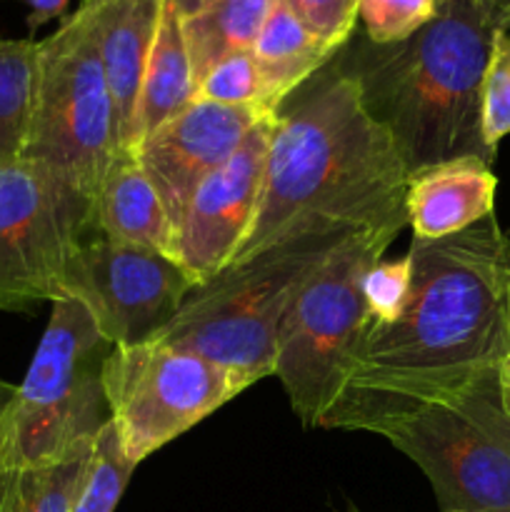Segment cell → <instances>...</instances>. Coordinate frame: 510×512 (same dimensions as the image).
Here are the masks:
<instances>
[{"mask_svg":"<svg viewBox=\"0 0 510 512\" xmlns=\"http://www.w3.org/2000/svg\"><path fill=\"white\" fill-rule=\"evenodd\" d=\"M275 3L278 0H213L185 18L180 15L195 83L220 60L253 50Z\"/></svg>","mask_w":510,"mask_h":512,"instance_id":"d6986e66","label":"cell"},{"mask_svg":"<svg viewBox=\"0 0 510 512\" xmlns=\"http://www.w3.org/2000/svg\"><path fill=\"white\" fill-rule=\"evenodd\" d=\"M498 383L500 393H503V403L510 410V305H508V330H505V350L503 358L498 363Z\"/></svg>","mask_w":510,"mask_h":512,"instance_id":"f546056e","label":"cell"},{"mask_svg":"<svg viewBox=\"0 0 510 512\" xmlns=\"http://www.w3.org/2000/svg\"><path fill=\"white\" fill-rule=\"evenodd\" d=\"M195 285L173 255L90 235L70 258L60 295L85 305L105 343L133 345L155 338Z\"/></svg>","mask_w":510,"mask_h":512,"instance_id":"8fae6325","label":"cell"},{"mask_svg":"<svg viewBox=\"0 0 510 512\" xmlns=\"http://www.w3.org/2000/svg\"><path fill=\"white\" fill-rule=\"evenodd\" d=\"M353 230H308L230 263L195 285L155 338L198 353L250 388L273 375L280 320L295 295Z\"/></svg>","mask_w":510,"mask_h":512,"instance_id":"277c9868","label":"cell"},{"mask_svg":"<svg viewBox=\"0 0 510 512\" xmlns=\"http://www.w3.org/2000/svg\"><path fill=\"white\" fill-rule=\"evenodd\" d=\"M40 40L0 38V168L20 163L33 123Z\"/></svg>","mask_w":510,"mask_h":512,"instance_id":"ffe728a7","label":"cell"},{"mask_svg":"<svg viewBox=\"0 0 510 512\" xmlns=\"http://www.w3.org/2000/svg\"><path fill=\"white\" fill-rule=\"evenodd\" d=\"M120 148L118 115L85 10L40 40L38 88L23 160L53 170L95 198Z\"/></svg>","mask_w":510,"mask_h":512,"instance_id":"ba28073f","label":"cell"},{"mask_svg":"<svg viewBox=\"0 0 510 512\" xmlns=\"http://www.w3.org/2000/svg\"><path fill=\"white\" fill-rule=\"evenodd\" d=\"M408 218L353 230L300 288L283 315L273 375L300 423L320 428L338 403L368 328L363 280Z\"/></svg>","mask_w":510,"mask_h":512,"instance_id":"5b68a950","label":"cell"},{"mask_svg":"<svg viewBox=\"0 0 510 512\" xmlns=\"http://www.w3.org/2000/svg\"><path fill=\"white\" fill-rule=\"evenodd\" d=\"M15 390H18V385H10L0 378V478L8 470V465H5V435H8V413L15 400Z\"/></svg>","mask_w":510,"mask_h":512,"instance_id":"f1b7e54d","label":"cell"},{"mask_svg":"<svg viewBox=\"0 0 510 512\" xmlns=\"http://www.w3.org/2000/svg\"><path fill=\"white\" fill-rule=\"evenodd\" d=\"M110 348L83 303L68 295L53 300L48 328L10 405L8 468L58 463L93 448L110 420L103 390Z\"/></svg>","mask_w":510,"mask_h":512,"instance_id":"8992f818","label":"cell"},{"mask_svg":"<svg viewBox=\"0 0 510 512\" xmlns=\"http://www.w3.org/2000/svg\"><path fill=\"white\" fill-rule=\"evenodd\" d=\"M413 263L405 253L400 260H378L363 280L368 325H385L398 318L410 293Z\"/></svg>","mask_w":510,"mask_h":512,"instance_id":"484cf974","label":"cell"},{"mask_svg":"<svg viewBox=\"0 0 510 512\" xmlns=\"http://www.w3.org/2000/svg\"><path fill=\"white\" fill-rule=\"evenodd\" d=\"M95 235L158 250L175 258V225L140 163L138 150L120 145L93 198Z\"/></svg>","mask_w":510,"mask_h":512,"instance_id":"2e32d148","label":"cell"},{"mask_svg":"<svg viewBox=\"0 0 510 512\" xmlns=\"http://www.w3.org/2000/svg\"><path fill=\"white\" fill-rule=\"evenodd\" d=\"M433 488L440 512H510V410L498 368L378 430Z\"/></svg>","mask_w":510,"mask_h":512,"instance_id":"52a82bcc","label":"cell"},{"mask_svg":"<svg viewBox=\"0 0 510 512\" xmlns=\"http://www.w3.org/2000/svg\"><path fill=\"white\" fill-rule=\"evenodd\" d=\"M398 318L368 325L348 383L320 428L378 433L408 410L498 368L510 305V238L488 215L463 233L410 243Z\"/></svg>","mask_w":510,"mask_h":512,"instance_id":"6da1fadb","label":"cell"},{"mask_svg":"<svg viewBox=\"0 0 510 512\" xmlns=\"http://www.w3.org/2000/svg\"><path fill=\"white\" fill-rule=\"evenodd\" d=\"M18 3L28 5V18H25V23H28L30 35H35V30L43 28L50 20L65 18L70 0H18Z\"/></svg>","mask_w":510,"mask_h":512,"instance_id":"83f0119b","label":"cell"},{"mask_svg":"<svg viewBox=\"0 0 510 512\" xmlns=\"http://www.w3.org/2000/svg\"><path fill=\"white\" fill-rule=\"evenodd\" d=\"M498 178L475 155L443 160L408 175L405 218L413 240H440L463 233L493 215Z\"/></svg>","mask_w":510,"mask_h":512,"instance_id":"9a60e30c","label":"cell"},{"mask_svg":"<svg viewBox=\"0 0 510 512\" xmlns=\"http://www.w3.org/2000/svg\"><path fill=\"white\" fill-rule=\"evenodd\" d=\"M195 90L198 83L185 45L183 18L168 0H163L158 35L145 65L138 105H135L130 145L135 148L155 128L183 113L195 100Z\"/></svg>","mask_w":510,"mask_h":512,"instance_id":"e0dca14e","label":"cell"},{"mask_svg":"<svg viewBox=\"0 0 510 512\" xmlns=\"http://www.w3.org/2000/svg\"><path fill=\"white\" fill-rule=\"evenodd\" d=\"M408 168L330 60L278 108L258 213L233 263L320 228L405 218Z\"/></svg>","mask_w":510,"mask_h":512,"instance_id":"7a4b0ae2","label":"cell"},{"mask_svg":"<svg viewBox=\"0 0 510 512\" xmlns=\"http://www.w3.org/2000/svg\"><path fill=\"white\" fill-rule=\"evenodd\" d=\"M313 35L340 50L358 28V0H283Z\"/></svg>","mask_w":510,"mask_h":512,"instance_id":"4316f807","label":"cell"},{"mask_svg":"<svg viewBox=\"0 0 510 512\" xmlns=\"http://www.w3.org/2000/svg\"><path fill=\"white\" fill-rule=\"evenodd\" d=\"M253 55L263 73L270 108L278 113L280 105L300 85L320 73L338 55V50L310 33L303 20L283 0H278L255 40Z\"/></svg>","mask_w":510,"mask_h":512,"instance_id":"ac0fdd59","label":"cell"},{"mask_svg":"<svg viewBox=\"0 0 510 512\" xmlns=\"http://www.w3.org/2000/svg\"><path fill=\"white\" fill-rule=\"evenodd\" d=\"M490 5L495 8V13L505 20V25L510 28V0H490Z\"/></svg>","mask_w":510,"mask_h":512,"instance_id":"1f68e13d","label":"cell"},{"mask_svg":"<svg viewBox=\"0 0 510 512\" xmlns=\"http://www.w3.org/2000/svg\"><path fill=\"white\" fill-rule=\"evenodd\" d=\"M93 230V198L38 163L0 168V313L53 303Z\"/></svg>","mask_w":510,"mask_h":512,"instance_id":"30bf717a","label":"cell"},{"mask_svg":"<svg viewBox=\"0 0 510 512\" xmlns=\"http://www.w3.org/2000/svg\"><path fill=\"white\" fill-rule=\"evenodd\" d=\"M503 30L510 28L490 0H440L438 15L413 38L375 45L353 35L333 65L358 85L408 175L465 155L493 165L483 140V80Z\"/></svg>","mask_w":510,"mask_h":512,"instance_id":"3957f363","label":"cell"},{"mask_svg":"<svg viewBox=\"0 0 510 512\" xmlns=\"http://www.w3.org/2000/svg\"><path fill=\"white\" fill-rule=\"evenodd\" d=\"M168 3L173 5V8L185 18V15L195 13V10L203 8V5H208V3H213V0H168Z\"/></svg>","mask_w":510,"mask_h":512,"instance_id":"4dcf8cb0","label":"cell"},{"mask_svg":"<svg viewBox=\"0 0 510 512\" xmlns=\"http://www.w3.org/2000/svg\"><path fill=\"white\" fill-rule=\"evenodd\" d=\"M265 115L275 113L195 98L183 113L135 145L175 228L195 188L213 170L228 163L250 128Z\"/></svg>","mask_w":510,"mask_h":512,"instance_id":"4fadbf2b","label":"cell"},{"mask_svg":"<svg viewBox=\"0 0 510 512\" xmlns=\"http://www.w3.org/2000/svg\"><path fill=\"white\" fill-rule=\"evenodd\" d=\"M93 448L68 460L8 468L0 478V512H70Z\"/></svg>","mask_w":510,"mask_h":512,"instance_id":"44dd1931","label":"cell"},{"mask_svg":"<svg viewBox=\"0 0 510 512\" xmlns=\"http://www.w3.org/2000/svg\"><path fill=\"white\" fill-rule=\"evenodd\" d=\"M438 5L440 0H358V20L370 43L395 45L423 30Z\"/></svg>","mask_w":510,"mask_h":512,"instance_id":"cb8c5ba5","label":"cell"},{"mask_svg":"<svg viewBox=\"0 0 510 512\" xmlns=\"http://www.w3.org/2000/svg\"><path fill=\"white\" fill-rule=\"evenodd\" d=\"M80 8L90 20L113 95L120 145H130L135 105L158 35L163 0H80Z\"/></svg>","mask_w":510,"mask_h":512,"instance_id":"5bb4252c","label":"cell"},{"mask_svg":"<svg viewBox=\"0 0 510 512\" xmlns=\"http://www.w3.org/2000/svg\"><path fill=\"white\" fill-rule=\"evenodd\" d=\"M275 115L250 128L228 163L195 188L175 228V258L195 283L215 278L243 248L260 205Z\"/></svg>","mask_w":510,"mask_h":512,"instance_id":"7c38bea8","label":"cell"},{"mask_svg":"<svg viewBox=\"0 0 510 512\" xmlns=\"http://www.w3.org/2000/svg\"><path fill=\"white\" fill-rule=\"evenodd\" d=\"M195 98L275 113L268 103V90H265L263 73H260V65L255 60L253 50H243V53H235L230 58L220 60L198 83Z\"/></svg>","mask_w":510,"mask_h":512,"instance_id":"603a6c76","label":"cell"},{"mask_svg":"<svg viewBox=\"0 0 510 512\" xmlns=\"http://www.w3.org/2000/svg\"><path fill=\"white\" fill-rule=\"evenodd\" d=\"M135 468L138 465L125 455L118 428L108 420L95 438L90 463L70 512H115Z\"/></svg>","mask_w":510,"mask_h":512,"instance_id":"7402d4cb","label":"cell"},{"mask_svg":"<svg viewBox=\"0 0 510 512\" xmlns=\"http://www.w3.org/2000/svg\"><path fill=\"white\" fill-rule=\"evenodd\" d=\"M510 133V30L498 33L483 80V140L493 153Z\"/></svg>","mask_w":510,"mask_h":512,"instance_id":"d4e9b609","label":"cell"},{"mask_svg":"<svg viewBox=\"0 0 510 512\" xmlns=\"http://www.w3.org/2000/svg\"><path fill=\"white\" fill-rule=\"evenodd\" d=\"M248 385L198 353L150 338L113 345L103 363L110 423L135 465L173 443Z\"/></svg>","mask_w":510,"mask_h":512,"instance_id":"9c48e42d","label":"cell"},{"mask_svg":"<svg viewBox=\"0 0 510 512\" xmlns=\"http://www.w3.org/2000/svg\"><path fill=\"white\" fill-rule=\"evenodd\" d=\"M348 512H358V510H355V508H350V510H348Z\"/></svg>","mask_w":510,"mask_h":512,"instance_id":"d6a6232c","label":"cell"}]
</instances>
